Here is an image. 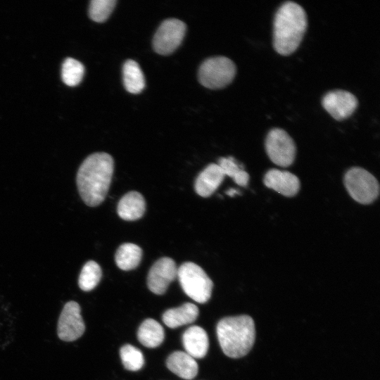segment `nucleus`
<instances>
[{"label": "nucleus", "mask_w": 380, "mask_h": 380, "mask_svg": "<svg viewBox=\"0 0 380 380\" xmlns=\"http://www.w3.org/2000/svg\"><path fill=\"white\" fill-rule=\"evenodd\" d=\"M114 171V160L108 153H94L80 165L76 177L79 194L86 205L96 207L106 198Z\"/></svg>", "instance_id": "1"}, {"label": "nucleus", "mask_w": 380, "mask_h": 380, "mask_svg": "<svg viewBox=\"0 0 380 380\" xmlns=\"http://www.w3.org/2000/svg\"><path fill=\"white\" fill-rule=\"evenodd\" d=\"M308 26L303 8L293 1L284 3L274 19L273 46L282 56L293 53L299 46Z\"/></svg>", "instance_id": "2"}, {"label": "nucleus", "mask_w": 380, "mask_h": 380, "mask_svg": "<svg viewBox=\"0 0 380 380\" xmlns=\"http://www.w3.org/2000/svg\"><path fill=\"white\" fill-rule=\"evenodd\" d=\"M216 331L223 353L232 358L246 355L255 342V324L248 315L224 317L217 323Z\"/></svg>", "instance_id": "3"}, {"label": "nucleus", "mask_w": 380, "mask_h": 380, "mask_svg": "<svg viewBox=\"0 0 380 380\" xmlns=\"http://www.w3.org/2000/svg\"><path fill=\"white\" fill-rule=\"evenodd\" d=\"M177 278L184 293L196 302L205 303L210 299L213 283L196 263H182L177 268Z\"/></svg>", "instance_id": "4"}, {"label": "nucleus", "mask_w": 380, "mask_h": 380, "mask_svg": "<svg viewBox=\"0 0 380 380\" xmlns=\"http://www.w3.org/2000/svg\"><path fill=\"white\" fill-rule=\"evenodd\" d=\"M344 185L350 196L357 203L369 204L379 194V184L375 177L366 170L353 167L344 176Z\"/></svg>", "instance_id": "5"}, {"label": "nucleus", "mask_w": 380, "mask_h": 380, "mask_svg": "<svg viewBox=\"0 0 380 380\" xmlns=\"http://www.w3.org/2000/svg\"><path fill=\"white\" fill-rule=\"evenodd\" d=\"M236 72L234 63L224 56L208 58L198 70L200 83L208 89L226 87L234 80Z\"/></svg>", "instance_id": "6"}, {"label": "nucleus", "mask_w": 380, "mask_h": 380, "mask_svg": "<svg viewBox=\"0 0 380 380\" xmlns=\"http://www.w3.org/2000/svg\"><path fill=\"white\" fill-rule=\"evenodd\" d=\"M266 153L274 164L280 167H289L296 157V148L293 139L284 129L273 128L265 139Z\"/></svg>", "instance_id": "7"}, {"label": "nucleus", "mask_w": 380, "mask_h": 380, "mask_svg": "<svg viewBox=\"0 0 380 380\" xmlns=\"http://www.w3.org/2000/svg\"><path fill=\"white\" fill-rule=\"evenodd\" d=\"M186 28L185 23L180 20L169 18L164 20L153 37L155 51L161 55L172 53L182 43Z\"/></svg>", "instance_id": "8"}, {"label": "nucleus", "mask_w": 380, "mask_h": 380, "mask_svg": "<svg viewBox=\"0 0 380 380\" xmlns=\"http://www.w3.org/2000/svg\"><path fill=\"white\" fill-rule=\"evenodd\" d=\"M84 330L80 305L72 300L66 303L58 322V338L64 341H73L82 336Z\"/></svg>", "instance_id": "9"}, {"label": "nucleus", "mask_w": 380, "mask_h": 380, "mask_svg": "<svg viewBox=\"0 0 380 380\" xmlns=\"http://www.w3.org/2000/svg\"><path fill=\"white\" fill-rule=\"evenodd\" d=\"M177 277V267L170 258L158 259L149 270L147 277L148 289L155 294L165 293L168 286Z\"/></svg>", "instance_id": "10"}, {"label": "nucleus", "mask_w": 380, "mask_h": 380, "mask_svg": "<svg viewBox=\"0 0 380 380\" xmlns=\"http://www.w3.org/2000/svg\"><path fill=\"white\" fill-rule=\"evenodd\" d=\"M323 108L338 121L350 117L356 110L358 101L350 92L344 90L331 91L322 101Z\"/></svg>", "instance_id": "11"}, {"label": "nucleus", "mask_w": 380, "mask_h": 380, "mask_svg": "<svg viewBox=\"0 0 380 380\" xmlns=\"http://www.w3.org/2000/svg\"><path fill=\"white\" fill-rule=\"evenodd\" d=\"M263 182L270 189L283 196L291 197L300 189L299 179L289 171L271 169L265 175Z\"/></svg>", "instance_id": "12"}, {"label": "nucleus", "mask_w": 380, "mask_h": 380, "mask_svg": "<svg viewBox=\"0 0 380 380\" xmlns=\"http://www.w3.org/2000/svg\"><path fill=\"white\" fill-rule=\"evenodd\" d=\"M224 175L217 164H209L196 179L194 189L202 197L211 196L223 182Z\"/></svg>", "instance_id": "13"}, {"label": "nucleus", "mask_w": 380, "mask_h": 380, "mask_svg": "<svg viewBox=\"0 0 380 380\" xmlns=\"http://www.w3.org/2000/svg\"><path fill=\"white\" fill-rule=\"evenodd\" d=\"M182 344L187 354L194 359L202 358L208 350V334L202 327L191 326L183 334Z\"/></svg>", "instance_id": "14"}, {"label": "nucleus", "mask_w": 380, "mask_h": 380, "mask_svg": "<svg viewBox=\"0 0 380 380\" xmlns=\"http://www.w3.org/2000/svg\"><path fill=\"white\" fill-rule=\"evenodd\" d=\"M146 210L144 196L138 191H132L125 194L119 201L117 212L120 217L127 221L141 218Z\"/></svg>", "instance_id": "15"}, {"label": "nucleus", "mask_w": 380, "mask_h": 380, "mask_svg": "<svg viewBox=\"0 0 380 380\" xmlns=\"http://www.w3.org/2000/svg\"><path fill=\"white\" fill-rule=\"evenodd\" d=\"M167 368L182 379L190 380L198 374V366L194 357L183 351H175L167 360Z\"/></svg>", "instance_id": "16"}, {"label": "nucleus", "mask_w": 380, "mask_h": 380, "mask_svg": "<svg viewBox=\"0 0 380 380\" xmlns=\"http://www.w3.org/2000/svg\"><path fill=\"white\" fill-rule=\"evenodd\" d=\"M198 313L199 310L196 305L186 303L179 307L166 310L163 314L162 319L167 327L175 329L194 322Z\"/></svg>", "instance_id": "17"}, {"label": "nucleus", "mask_w": 380, "mask_h": 380, "mask_svg": "<svg viewBox=\"0 0 380 380\" xmlns=\"http://www.w3.org/2000/svg\"><path fill=\"white\" fill-rule=\"evenodd\" d=\"M137 338L145 347L156 348L163 343L165 338L164 329L156 320L146 319L139 327Z\"/></svg>", "instance_id": "18"}, {"label": "nucleus", "mask_w": 380, "mask_h": 380, "mask_svg": "<svg viewBox=\"0 0 380 380\" xmlns=\"http://www.w3.org/2000/svg\"><path fill=\"white\" fill-rule=\"evenodd\" d=\"M141 258V248L132 243L120 245L115 254V261L117 266L125 271L135 269L139 265Z\"/></svg>", "instance_id": "19"}, {"label": "nucleus", "mask_w": 380, "mask_h": 380, "mask_svg": "<svg viewBox=\"0 0 380 380\" xmlns=\"http://www.w3.org/2000/svg\"><path fill=\"white\" fill-rule=\"evenodd\" d=\"M124 86L127 91L139 94L145 87V79L139 64L133 60H127L122 68Z\"/></svg>", "instance_id": "20"}, {"label": "nucleus", "mask_w": 380, "mask_h": 380, "mask_svg": "<svg viewBox=\"0 0 380 380\" xmlns=\"http://www.w3.org/2000/svg\"><path fill=\"white\" fill-rule=\"evenodd\" d=\"M102 277L100 265L94 260L87 262L79 276L78 285L84 291L93 290L99 283Z\"/></svg>", "instance_id": "21"}, {"label": "nucleus", "mask_w": 380, "mask_h": 380, "mask_svg": "<svg viewBox=\"0 0 380 380\" xmlns=\"http://www.w3.org/2000/svg\"><path fill=\"white\" fill-rule=\"evenodd\" d=\"M84 67L80 61L67 58L61 70V77L63 82L68 86L74 87L80 84L83 78Z\"/></svg>", "instance_id": "22"}, {"label": "nucleus", "mask_w": 380, "mask_h": 380, "mask_svg": "<svg viewBox=\"0 0 380 380\" xmlns=\"http://www.w3.org/2000/svg\"><path fill=\"white\" fill-rule=\"evenodd\" d=\"M222 170L224 176L227 175L233 179L239 186H246L249 180L248 172L241 169L232 157L219 158L217 163Z\"/></svg>", "instance_id": "23"}, {"label": "nucleus", "mask_w": 380, "mask_h": 380, "mask_svg": "<svg viewBox=\"0 0 380 380\" xmlns=\"http://www.w3.org/2000/svg\"><path fill=\"white\" fill-rule=\"evenodd\" d=\"M120 355L124 367L129 371H138L144 364L141 351L130 344H126L120 348Z\"/></svg>", "instance_id": "24"}, {"label": "nucleus", "mask_w": 380, "mask_h": 380, "mask_svg": "<svg viewBox=\"0 0 380 380\" xmlns=\"http://www.w3.org/2000/svg\"><path fill=\"white\" fill-rule=\"evenodd\" d=\"M115 0H92L89 8V15L91 20L101 23L105 21L113 11Z\"/></svg>", "instance_id": "25"}, {"label": "nucleus", "mask_w": 380, "mask_h": 380, "mask_svg": "<svg viewBox=\"0 0 380 380\" xmlns=\"http://www.w3.org/2000/svg\"><path fill=\"white\" fill-rule=\"evenodd\" d=\"M226 194L230 196H233L235 194H238V191L236 189H231L228 190Z\"/></svg>", "instance_id": "26"}]
</instances>
